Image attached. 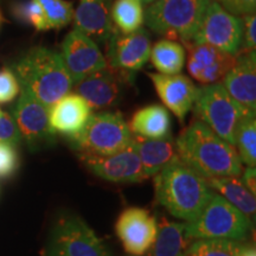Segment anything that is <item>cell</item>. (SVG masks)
<instances>
[{
	"label": "cell",
	"mask_w": 256,
	"mask_h": 256,
	"mask_svg": "<svg viewBox=\"0 0 256 256\" xmlns=\"http://www.w3.org/2000/svg\"><path fill=\"white\" fill-rule=\"evenodd\" d=\"M132 136L122 115L102 112L92 114L81 132L68 139L80 153L110 156L130 146Z\"/></svg>",
	"instance_id": "obj_7"
},
{
	"label": "cell",
	"mask_w": 256,
	"mask_h": 256,
	"mask_svg": "<svg viewBox=\"0 0 256 256\" xmlns=\"http://www.w3.org/2000/svg\"><path fill=\"white\" fill-rule=\"evenodd\" d=\"M212 0H158L144 12V23L166 40L191 43Z\"/></svg>",
	"instance_id": "obj_4"
},
{
	"label": "cell",
	"mask_w": 256,
	"mask_h": 256,
	"mask_svg": "<svg viewBox=\"0 0 256 256\" xmlns=\"http://www.w3.org/2000/svg\"><path fill=\"white\" fill-rule=\"evenodd\" d=\"M46 16L50 28L66 26L74 18L72 2L66 0H37Z\"/></svg>",
	"instance_id": "obj_29"
},
{
	"label": "cell",
	"mask_w": 256,
	"mask_h": 256,
	"mask_svg": "<svg viewBox=\"0 0 256 256\" xmlns=\"http://www.w3.org/2000/svg\"><path fill=\"white\" fill-rule=\"evenodd\" d=\"M148 76L165 108L172 112L179 121L183 122L188 112L194 107L198 87L188 76L182 74H148Z\"/></svg>",
	"instance_id": "obj_17"
},
{
	"label": "cell",
	"mask_w": 256,
	"mask_h": 256,
	"mask_svg": "<svg viewBox=\"0 0 256 256\" xmlns=\"http://www.w3.org/2000/svg\"><path fill=\"white\" fill-rule=\"evenodd\" d=\"M20 92L18 80L10 69L0 70V104L12 102Z\"/></svg>",
	"instance_id": "obj_32"
},
{
	"label": "cell",
	"mask_w": 256,
	"mask_h": 256,
	"mask_svg": "<svg viewBox=\"0 0 256 256\" xmlns=\"http://www.w3.org/2000/svg\"><path fill=\"white\" fill-rule=\"evenodd\" d=\"M106 62L112 69L134 74L145 66L151 55V40L145 28L122 34L113 28L106 42Z\"/></svg>",
	"instance_id": "obj_12"
},
{
	"label": "cell",
	"mask_w": 256,
	"mask_h": 256,
	"mask_svg": "<svg viewBox=\"0 0 256 256\" xmlns=\"http://www.w3.org/2000/svg\"><path fill=\"white\" fill-rule=\"evenodd\" d=\"M220 83L241 107L256 114L255 51L236 56L234 66Z\"/></svg>",
	"instance_id": "obj_18"
},
{
	"label": "cell",
	"mask_w": 256,
	"mask_h": 256,
	"mask_svg": "<svg viewBox=\"0 0 256 256\" xmlns=\"http://www.w3.org/2000/svg\"><path fill=\"white\" fill-rule=\"evenodd\" d=\"M242 180L246 186L248 188V190L252 192V194H255V190H256V172H255V168H247L246 170H243L242 172Z\"/></svg>",
	"instance_id": "obj_36"
},
{
	"label": "cell",
	"mask_w": 256,
	"mask_h": 256,
	"mask_svg": "<svg viewBox=\"0 0 256 256\" xmlns=\"http://www.w3.org/2000/svg\"><path fill=\"white\" fill-rule=\"evenodd\" d=\"M194 114L212 132L235 146L236 128L249 113L226 92L220 83H214L198 88L194 107Z\"/></svg>",
	"instance_id": "obj_6"
},
{
	"label": "cell",
	"mask_w": 256,
	"mask_h": 256,
	"mask_svg": "<svg viewBox=\"0 0 256 256\" xmlns=\"http://www.w3.org/2000/svg\"><path fill=\"white\" fill-rule=\"evenodd\" d=\"M211 190L222 196L247 218L254 222L256 215L255 194H252L240 177H216L206 179Z\"/></svg>",
	"instance_id": "obj_23"
},
{
	"label": "cell",
	"mask_w": 256,
	"mask_h": 256,
	"mask_svg": "<svg viewBox=\"0 0 256 256\" xmlns=\"http://www.w3.org/2000/svg\"><path fill=\"white\" fill-rule=\"evenodd\" d=\"M0 112H2V110H0Z\"/></svg>",
	"instance_id": "obj_39"
},
{
	"label": "cell",
	"mask_w": 256,
	"mask_h": 256,
	"mask_svg": "<svg viewBox=\"0 0 256 256\" xmlns=\"http://www.w3.org/2000/svg\"><path fill=\"white\" fill-rule=\"evenodd\" d=\"M179 159L206 179L240 177L242 162L235 146L202 121H194L176 139Z\"/></svg>",
	"instance_id": "obj_1"
},
{
	"label": "cell",
	"mask_w": 256,
	"mask_h": 256,
	"mask_svg": "<svg viewBox=\"0 0 256 256\" xmlns=\"http://www.w3.org/2000/svg\"><path fill=\"white\" fill-rule=\"evenodd\" d=\"M115 232L127 254L144 256L151 249L158 232V220L142 208H127L115 223Z\"/></svg>",
	"instance_id": "obj_14"
},
{
	"label": "cell",
	"mask_w": 256,
	"mask_h": 256,
	"mask_svg": "<svg viewBox=\"0 0 256 256\" xmlns=\"http://www.w3.org/2000/svg\"><path fill=\"white\" fill-rule=\"evenodd\" d=\"M192 241L185 232V223L162 218L148 256H184Z\"/></svg>",
	"instance_id": "obj_24"
},
{
	"label": "cell",
	"mask_w": 256,
	"mask_h": 256,
	"mask_svg": "<svg viewBox=\"0 0 256 256\" xmlns=\"http://www.w3.org/2000/svg\"><path fill=\"white\" fill-rule=\"evenodd\" d=\"M12 11H14L16 18L23 23L32 25L37 31L50 30L46 16L37 0H26V2H17Z\"/></svg>",
	"instance_id": "obj_30"
},
{
	"label": "cell",
	"mask_w": 256,
	"mask_h": 256,
	"mask_svg": "<svg viewBox=\"0 0 256 256\" xmlns=\"http://www.w3.org/2000/svg\"><path fill=\"white\" fill-rule=\"evenodd\" d=\"M113 0H81L74 11V24L95 43L106 44L115 25L110 16Z\"/></svg>",
	"instance_id": "obj_19"
},
{
	"label": "cell",
	"mask_w": 256,
	"mask_h": 256,
	"mask_svg": "<svg viewBox=\"0 0 256 256\" xmlns=\"http://www.w3.org/2000/svg\"><path fill=\"white\" fill-rule=\"evenodd\" d=\"M80 162L92 174L110 183L130 184L146 179L142 162L132 144L122 151L110 156H94L80 153Z\"/></svg>",
	"instance_id": "obj_13"
},
{
	"label": "cell",
	"mask_w": 256,
	"mask_h": 256,
	"mask_svg": "<svg viewBox=\"0 0 256 256\" xmlns=\"http://www.w3.org/2000/svg\"><path fill=\"white\" fill-rule=\"evenodd\" d=\"M22 142V136L14 118L5 112H0V142L17 146Z\"/></svg>",
	"instance_id": "obj_34"
},
{
	"label": "cell",
	"mask_w": 256,
	"mask_h": 256,
	"mask_svg": "<svg viewBox=\"0 0 256 256\" xmlns=\"http://www.w3.org/2000/svg\"><path fill=\"white\" fill-rule=\"evenodd\" d=\"M19 87L50 108L72 90L74 81L62 57L44 46L32 48L14 63Z\"/></svg>",
	"instance_id": "obj_2"
},
{
	"label": "cell",
	"mask_w": 256,
	"mask_h": 256,
	"mask_svg": "<svg viewBox=\"0 0 256 256\" xmlns=\"http://www.w3.org/2000/svg\"><path fill=\"white\" fill-rule=\"evenodd\" d=\"M188 50V72L202 84L220 83L236 62L230 55L208 44L185 43Z\"/></svg>",
	"instance_id": "obj_16"
},
{
	"label": "cell",
	"mask_w": 256,
	"mask_h": 256,
	"mask_svg": "<svg viewBox=\"0 0 256 256\" xmlns=\"http://www.w3.org/2000/svg\"><path fill=\"white\" fill-rule=\"evenodd\" d=\"M19 166L17 150L14 145L0 142V178H10L16 174Z\"/></svg>",
	"instance_id": "obj_31"
},
{
	"label": "cell",
	"mask_w": 256,
	"mask_h": 256,
	"mask_svg": "<svg viewBox=\"0 0 256 256\" xmlns=\"http://www.w3.org/2000/svg\"><path fill=\"white\" fill-rule=\"evenodd\" d=\"M156 200L176 218L185 222L196 220L214 191L206 179L180 159L154 176Z\"/></svg>",
	"instance_id": "obj_3"
},
{
	"label": "cell",
	"mask_w": 256,
	"mask_h": 256,
	"mask_svg": "<svg viewBox=\"0 0 256 256\" xmlns=\"http://www.w3.org/2000/svg\"><path fill=\"white\" fill-rule=\"evenodd\" d=\"M133 74L104 69L86 76L74 83V92L81 96L92 110H100L116 106L124 95V86L133 81Z\"/></svg>",
	"instance_id": "obj_11"
},
{
	"label": "cell",
	"mask_w": 256,
	"mask_h": 256,
	"mask_svg": "<svg viewBox=\"0 0 256 256\" xmlns=\"http://www.w3.org/2000/svg\"><path fill=\"white\" fill-rule=\"evenodd\" d=\"M222 8L235 17L255 14L256 0H215Z\"/></svg>",
	"instance_id": "obj_35"
},
{
	"label": "cell",
	"mask_w": 256,
	"mask_h": 256,
	"mask_svg": "<svg viewBox=\"0 0 256 256\" xmlns=\"http://www.w3.org/2000/svg\"><path fill=\"white\" fill-rule=\"evenodd\" d=\"M92 115V108L75 92L63 96L49 108V121L54 132L68 138L81 132Z\"/></svg>",
	"instance_id": "obj_20"
},
{
	"label": "cell",
	"mask_w": 256,
	"mask_h": 256,
	"mask_svg": "<svg viewBox=\"0 0 256 256\" xmlns=\"http://www.w3.org/2000/svg\"><path fill=\"white\" fill-rule=\"evenodd\" d=\"M242 22L212 0L191 43L208 44L236 56L241 46Z\"/></svg>",
	"instance_id": "obj_9"
},
{
	"label": "cell",
	"mask_w": 256,
	"mask_h": 256,
	"mask_svg": "<svg viewBox=\"0 0 256 256\" xmlns=\"http://www.w3.org/2000/svg\"><path fill=\"white\" fill-rule=\"evenodd\" d=\"M243 244L232 240H194L184 256H238Z\"/></svg>",
	"instance_id": "obj_28"
},
{
	"label": "cell",
	"mask_w": 256,
	"mask_h": 256,
	"mask_svg": "<svg viewBox=\"0 0 256 256\" xmlns=\"http://www.w3.org/2000/svg\"><path fill=\"white\" fill-rule=\"evenodd\" d=\"M12 118L31 151L55 145L56 133L50 126L49 108L24 90L19 95Z\"/></svg>",
	"instance_id": "obj_10"
},
{
	"label": "cell",
	"mask_w": 256,
	"mask_h": 256,
	"mask_svg": "<svg viewBox=\"0 0 256 256\" xmlns=\"http://www.w3.org/2000/svg\"><path fill=\"white\" fill-rule=\"evenodd\" d=\"M256 115H247L236 128L235 148L240 160L247 168L256 165Z\"/></svg>",
	"instance_id": "obj_27"
},
{
	"label": "cell",
	"mask_w": 256,
	"mask_h": 256,
	"mask_svg": "<svg viewBox=\"0 0 256 256\" xmlns=\"http://www.w3.org/2000/svg\"><path fill=\"white\" fill-rule=\"evenodd\" d=\"M128 127L136 136L162 139L171 136V118L164 106L151 104L136 110Z\"/></svg>",
	"instance_id": "obj_22"
},
{
	"label": "cell",
	"mask_w": 256,
	"mask_h": 256,
	"mask_svg": "<svg viewBox=\"0 0 256 256\" xmlns=\"http://www.w3.org/2000/svg\"><path fill=\"white\" fill-rule=\"evenodd\" d=\"M130 144L139 156L146 178L154 177L166 166L179 160L176 140L171 136L162 139H147L133 134Z\"/></svg>",
	"instance_id": "obj_21"
},
{
	"label": "cell",
	"mask_w": 256,
	"mask_h": 256,
	"mask_svg": "<svg viewBox=\"0 0 256 256\" xmlns=\"http://www.w3.org/2000/svg\"><path fill=\"white\" fill-rule=\"evenodd\" d=\"M140 2H142V4H153V2H158V0H140Z\"/></svg>",
	"instance_id": "obj_38"
},
{
	"label": "cell",
	"mask_w": 256,
	"mask_h": 256,
	"mask_svg": "<svg viewBox=\"0 0 256 256\" xmlns=\"http://www.w3.org/2000/svg\"><path fill=\"white\" fill-rule=\"evenodd\" d=\"M242 22V37L238 55L248 54L256 49V17L255 14H249L241 17Z\"/></svg>",
	"instance_id": "obj_33"
},
{
	"label": "cell",
	"mask_w": 256,
	"mask_h": 256,
	"mask_svg": "<svg viewBox=\"0 0 256 256\" xmlns=\"http://www.w3.org/2000/svg\"><path fill=\"white\" fill-rule=\"evenodd\" d=\"M60 55L74 83L107 66L104 56L98 44L76 28L70 31L64 38L62 54Z\"/></svg>",
	"instance_id": "obj_15"
},
{
	"label": "cell",
	"mask_w": 256,
	"mask_h": 256,
	"mask_svg": "<svg viewBox=\"0 0 256 256\" xmlns=\"http://www.w3.org/2000/svg\"><path fill=\"white\" fill-rule=\"evenodd\" d=\"M110 16L113 24L122 34H130L142 28L144 8L140 0H115Z\"/></svg>",
	"instance_id": "obj_26"
},
{
	"label": "cell",
	"mask_w": 256,
	"mask_h": 256,
	"mask_svg": "<svg viewBox=\"0 0 256 256\" xmlns=\"http://www.w3.org/2000/svg\"><path fill=\"white\" fill-rule=\"evenodd\" d=\"M150 58L153 66L159 74L164 75H176L180 74L185 66V50L183 46L178 42L162 40L156 42L151 48Z\"/></svg>",
	"instance_id": "obj_25"
},
{
	"label": "cell",
	"mask_w": 256,
	"mask_h": 256,
	"mask_svg": "<svg viewBox=\"0 0 256 256\" xmlns=\"http://www.w3.org/2000/svg\"><path fill=\"white\" fill-rule=\"evenodd\" d=\"M46 256H112V252L81 217L69 215L54 226Z\"/></svg>",
	"instance_id": "obj_8"
},
{
	"label": "cell",
	"mask_w": 256,
	"mask_h": 256,
	"mask_svg": "<svg viewBox=\"0 0 256 256\" xmlns=\"http://www.w3.org/2000/svg\"><path fill=\"white\" fill-rule=\"evenodd\" d=\"M252 222L232 204L214 192L200 216L185 223V232L191 240H232L247 238Z\"/></svg>",
	"instance_id": "obj_5"
},
{
	"label": "cell",
	"mask_w": 256,
	"mask_h": 256,
	"mask_svg": "<svg viewBox=\"0 0 256 256\" xmlns=\"http://www.w3.org/2000/svg\"><path fill=\"white\" fill-rule=\"evenodd\" d=\"M238 256H256L255 248L252 246H244L243 244V248L241 252H240Z\"/></svg>",
	"instance_id": "obj_37"
}]
</instances>
